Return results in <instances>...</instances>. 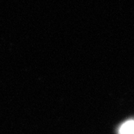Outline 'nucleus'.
Here are the masks:
<instances>
[{
  "label": "nucleus",
  "mask_w": 134,
  "mask_h": 134,
  "mask_svg": "<svg viewBox=\"0 0 134 134\" xmlns=\"http://www.w3.org/2000/svg\"><path fill=\"white\" fill-rule=\"evenodd\" d=\"M119 134H134V120H129L123 123L120 127Z\"/></svg>",
  "instance_id": "nucleus-1"
}]
</instances>
